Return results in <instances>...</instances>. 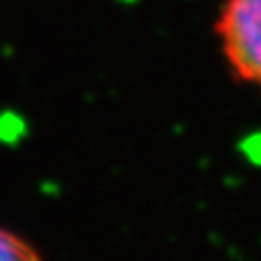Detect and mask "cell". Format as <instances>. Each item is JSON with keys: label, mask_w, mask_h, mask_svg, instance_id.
Returning a JSON list of instances; mask_svg holds the SVG:
<instances>
[{"label": "cell", "mask_w": 261, "mask_h": 261, "mask_svg": "<svg viewBox=\"0 0 261 261\" xmlns=\"http://www.w3.org/2000/svg\"><path fill=\"white\" fill-rule=\"evenodd\" d=\"M0 261H43V257L25 237L0 226Z\"/></svg>", "instance_id": "obj_2"}, {"label": "cell", "mask_w": 261, "mask_h": 261, "mask_svg": "<svg viewBox=\"0 0 261 261\" xmlns=\"http://www.w3.org/2000/svg\"><path fill=\"white\" fill-rule=\"evenodd\" d=\"M214 31L232 76L261 89V0H224Z\"/></svg>", "instance_id": "obj_1"}]
</instances>
